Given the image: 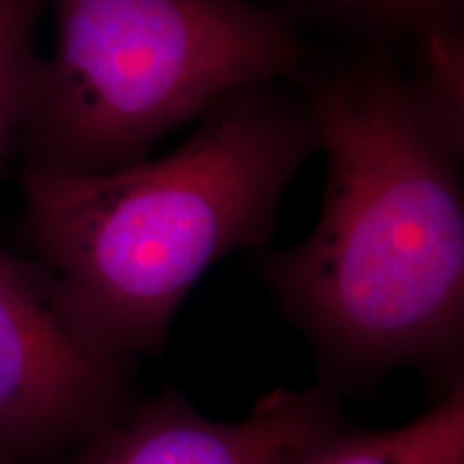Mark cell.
Listing matches in <instances>:
<instances>
[{"label":"cell","instance_id":"1","mask_svg":"<svg viewBox=\"0 0 464 464\" xmlns=\"http://www.w3.org/2000/svg\"><path fill=\"white\" fill-rule=\"evenodd\" d=\"M327 155L316 228L266 276L334 359L423 362L454 351L464 316L462 136L413 80L353 63L307 82Z\"/></svg>","mask_w":464,"mask_h":464},{"label":"cell","instance_id":"2","mask_svg":"<svg viewBox=\"0 0 464 464\" xmlns=\"http://www.w3.org/2000/svg\"><path fill=\"white\" fill-rule=\"evenodd\" d=\"M316 149L304 102L274 84L232 92L161 160L108 172L26 168V241L102 346L155 351L207 269L269 239L290 179Z\"/></svg>","mask_w":464,"mask_h":464},{"label":"cell","instance_id":"3","mask_svg":"<svg viewBox=\"0 0 464 464\" xmlns=\"http://www.w3.org/2000/svg\"><path fill=\"white\" fill-rule=\"evenodd\" d=\"M304 45L241 0H56L17 144L26 168L108 172L147 160L224 97L297 73Z\"/></svg>","mask_w":464,"mask_h":464},{"label":"cell","instance_id":"4","mask_svg":"<svg viewBox=\"0 0 464 464\" xmlns=\"http://www.w3.org/2000/svg\"><path fill=\"white\" fill-rule=\"evenodd\" d=\"M119 382L121 355L69 314L52 277L0 249V443L37 454L95 428Z\"/></svg>","mask_w":464,"mask_h":464},{"label":"cell","instance_id":"5","mask_svg":"<svg viewBox=\"0 0 464 464\" xmlns=\"http://www.w3.org/2000/svg\"><path fill=\"white\" fill-rule=\"evenodd\" d=\"M332 437L335 411L323 392H274L232 423L168 393L100 434L78 464H295Z\"/></svg>","mask_w":464,"mask_h":464},{"label":"cell","instance_id":"6","mask_svg":"<svg viewBox=\"0 0 464 464\" xmlns=\"http://www.w3.org/2000/svg\"><path fill=\"white\" fill-rule=\"evenodd\" d=\"M295 464H464V393L458 385L402 428L332 437Z\"/></svg>","mask_w":464,"mask_h":464},{"label":"cell","instance_id":"7","mask_svg":"<svg viewBox=\"0 0 464 464\" xmlns=\"http://www.w3.org/2000/svg\"><path fill=\"white\" fill-rule=\"evenodd\" d=\"M39 0H0V166L17 140L31 102L39 58L34 20Z\"/></svg>","mask_w":464,"mask_h":464},{"label":"cell","instance_id":"8","mask_svg":"<svg viewBox=\"0 0 464 464\" xmlns=\"http://www.w3.org/2000/svg\"><path fill=\"white\" fill-rule=\"evenodd\" d=\"M462 72L464 45L454 31L432 28L426 34L421 75L415 80L421 97L450 130L462 136Z\"/></svg>","mask_w":464,"mask_h":464},{"label":"cell","instance_id":"9","mask_svg":"<svg viewBox=\"0 0 464 464\" xmlns=\"http://www.w3.org/2000/svg\"><path fill=\"white\" fill-rule=\"evenodd\" d=\"M387 3H400V5H415V3H423V0H387Z\"/></svg>","mask_w":464,"mask_h":464}]
</instances>
